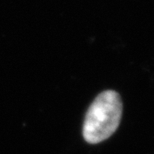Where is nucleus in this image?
Returning <instances> with one entry per match:
<instances>
[{"label": "nucleus", "mask_w": 154, "mask_h": 154, "mask_svg": "<svg viewBox=\"0 0 154 154\" xmlns=\"http://www.w3.org/2000/svg\"><path fill=\"white\" fill-rule=\"evenodd\" d=\"M122 115V102L117 92L107 90L95 98L86 113L83 137L88 143L106 140L116 131Z\"/></svg>", "instance_id": "nucleus-1"}]
</instances>
